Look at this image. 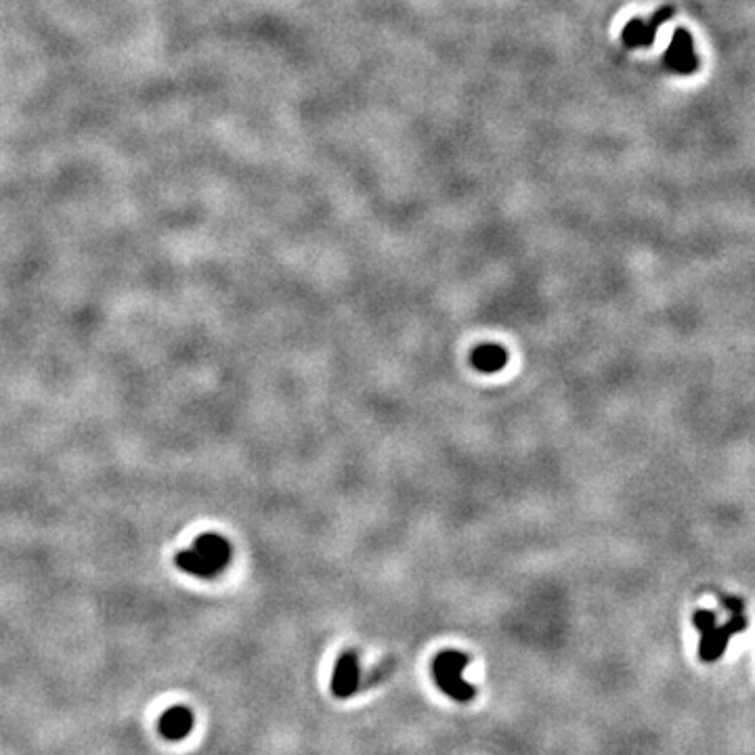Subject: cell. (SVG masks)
<instances>
[{
	"label": "cell",
	"instance_id": "6da1fadb",
	"mask_svg": "<svg viewBox=\"0 0 755 755\" xmlns=\"http://www.w3.org/2000/svg\"><path fill=\"white\" fill-rule=\"evenodd\" d=\"M693 625L701 634L699 640V659L703 663H716L724 657L730 638L747 630V617L743 613L732 615L726 623H718V617L714 611L701 609L693 615Z\"/></svg>",
	"mask_w": 755,
	"mask_h": 755
},
{
	"label": "cell",
	"instance_id": "7a4b0ae2",
	"mask_svg": "<svg viewBox=\"0 0 755 755\" xmlns=\"http://www.w3.org/2000/svg\"><path fill=\"white\" fill-rule=\"evenodd\" d=\"M468 663H470V657L466 653L445 649L433 659V665H430L437 688L456 703H470L474 697H477V688H474V684L464 680V667Z\"/></svg>",
	"mask_w": 755,
	"mask_h": 755
},
{
	"label": "cell",
	"instance_id": "3957f363",
	"mask_svg": "<svg viewBox=\"0 0 755 755\" xmlns=\"http://www.w3.org/2000/svg\"><path fill=\"white\" fill-rule=\"evenodd\" d=\"M674 15H676L674 7H661L649 19L636 17V19L628 21V26H625L623 32H621L623 45L630 47V49L653 47L659 28L665 24V21H670Z\"/></svg>",
	"mask_w": 755,
	"mask_h": 755
},
{
	"label": "cell",
	"instance_id": "277c9868",
	"mask_svg": "<svg viewBox=\"0 0 755 755\" xmlns=\"http://www.w3.org/2000/svg\"><path fill=\"white\" fill-rule=\"evenodd\" d=\"M665 66L680 76H690L699 70V57L695 51L693 34L684 28L674 32L670 47L665 51Z\"/></svg>",
	"mask_w": 755,
	"mask_h": 755
},
{
	"label": "cell",
	"instance_id": "5b68a950",
	"mask_svg": "<svg viewBox=\"0 0 755 755\" xmlns=\"http://www.w3.org/2000/svg\"><path fill=\"white\" fill-rule=\"evenodd\" d=\"M361 682V667H359V655L355 651H344L332 672L330 690L336 699H351Z\"/></svg>",
	"mask_w": 755,
	"mask_h": 755
},
{
	"label": "cell",
	"instance_id": "8992f818",
	"mask_svg": "<svg viewBox=\"0 0 755 755\" xmlns=\"http://www.w3.org/2000/svg\"><path fill=\"white\" fill-rule=\"evenodd\" d=\"M470 363H472V368L481 374H498L500 370L506 368L508 351L500 347V344H493V342L479 344V347L470 355Z\"/></svg>",
	"mask_w": 755,
	"mask_h": 755
},
{
	"label": "cell",
	"instance_id": "52a82bcc",
	"mask_svg": "<svg viewBox=\"0 0 755 755\" xmlns=\"http://www.w3.org/2000/svg\"><path fill=\"white\" fill-rule=\"evenodd\" d=\"M193 728V714L191 709L177 705L168 709L160 720V732L168 741H181L185 739Z\"/></svg>",
	"mask_w": 755,
	"mask_h": 755
},
{
	"label": "cell",
	"instance_id": "ba28073f",
	"mask_svg": "<svg viewBox=\"0 0 755 755\" xmlns=\"http://www.w3.org/2000/svg\"><path fill=\"white\" fill-rule=\"evenodd\" d=\"M193 550H198L200 554H204L212 565H217L221 571L229 565L231 560V546L227 539L223 535H217V533H204L196 539V546H193Z\"/></svg>",
	"mask_w": 755,
	"mask_h": 755
},
{
	"label": "cell",
	"instance_id": "9c48e42d",
	"mask_svg": "<svg viewBox=\"0 0 755 755\" xmlns=\"http://www.w3.org/2000/svg\"><path fill=\"white\" fill-rule=\"evenodd\" d=\"M177 567L183 569L185 573L189 575H196V577H202V579H212L217 577L221 573V569L217 565H212L210 560L200 554L198 550H183L177 554Z\"/></svg>",
	"mask_w": 755,
	"mask_h": 755
},
{
	"label": "cell",
	"instance_id": "30bf717a",
	"mask_svg": "<svg viewBox=\"0 0 755 755\" xmlns=\"http://www.w3.org/2000/svg\"><path fill=\"white\" fill-rule=\"evenodd\" d=\"M720 600H722V607H724L726 611H730V615L743 613V609H745V604H743V600H741V598H732V596H726V594H722V596H720Z\"/></svg>",
	"mask_w": 755,
	"mask_h": 755
}]
</instances>
